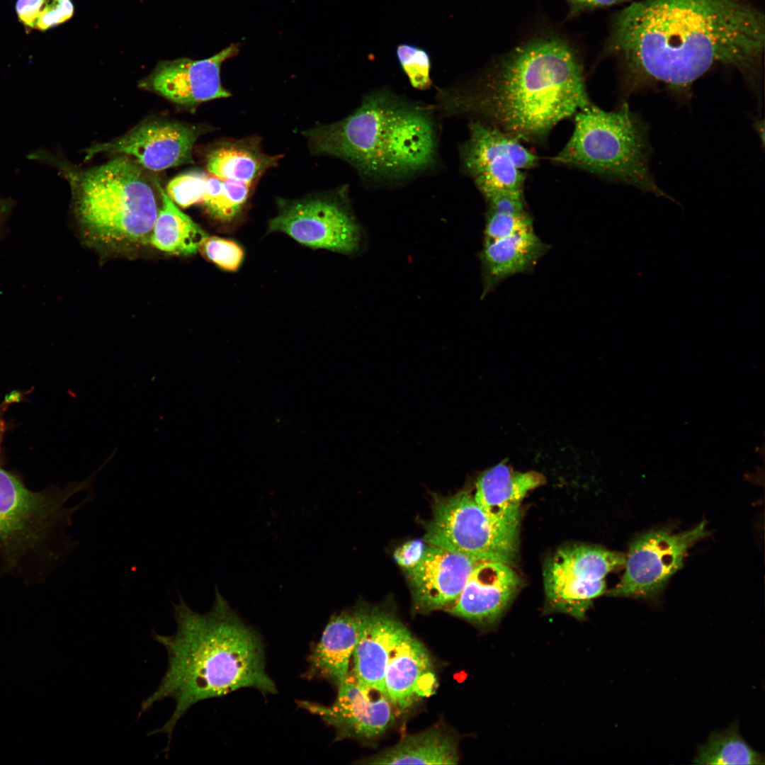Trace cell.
I'll return each mask as SVG.
<instances>
[{
    "label": "cell",
    "mask_w": 765,
    "mask_h": 765,
    "mask_svg": "<svg viewBox=\"0 0 765 765\" xmlns=\"http://www.w3.org/2000/svg\"><path fill=\"white\" fill-rule=\"evenodd\" d=\"M764 23L748 0H640L615 18L608 49L623 62L627 95L663 84L686 98L693 84L719 64L756 84Z\"/></svg>",
    "instance_id": "obj_1"
},
{
    "label": "cell",
    "mask_w": 765,
    "mask_h": 765,
    "mask_svg": "<svg viewBox=\"0 0 765 765\" xmlns=\"http://www.w3.org/2000/svg\"><path fill=\"white\" fill-rule=\"evenodd\" d=\"M437 101L443 113L468 116L537 144L591 103L577 56L551 38L517 48L477 79L440 91Z\"/></svg>",
    "instance_id": "obj_2"
},
{
    "label": "cell",
    "mask_w": 765,
    "mask_h": 765,
    "mask_svg": "<svg viewBox=\"0 0 765 765\" xmlns=\"http://www.w3.org/2000/svg\"><path fill=\"white\" fill-rule=\"evenodd\" d=\"M172 604L176 632L171 635L152 633L166 651L167 669L139 712L140 716L166 698L174 701L170 718L149 734H166L167 749L178 721L197 703L243 688H255L264 695L277 693L266 671L259 634L232 610L217 589L213 605L205 613L191 609L181 594Z\"/></svg>",
    "instance_id": "obj_3"
},
{
    "label": "cell",
    "mask_w": 765,
    "mask_h": 765,
    "mask_svg": "<svg viewBox=\"0 0 765 765\" xmlns=\"http://www.w3.org/2000/svg\"><path fill=\"white\" fill-rule=\"evenodd\" d=\"M313 154L344 160L364 178L393 181L429 168L436 155L430 110L375 91L345 118L302 132Z\"/></svg>",
    "instance_id": "obj_4"
},
{
    "label": "cell",
    "mask_w": 765,
    "mask_h": 765,
    "mask_svg": "<svg viewBox=\"0 0 765 765\" xmlns=\"http://www.w3.org/2000/svg\"><path fill=\"white\" fill-rule=\"evenodd\" d=\"M35 159L58 168L72 191V211L86 244L110 252L150 244L162 202L144 169L124 155L87 169L40 150Z\"/></svg>",
    "instance_id": "obj_5"
},
{
    "label": "cell",
    "mask_w": 765,
    "mask_h": 765,
    "mask_svg": "<svg viewBox=\"0 0 765 765\" xmlns=\"http://www.w3.org/2000/svg\"><path fill=\"white\" fill-rule=\"evenodd\" d=\"M94 475L64 489L33 492L0 468V579L40 581L62 564L76 545L65 532L72 515L91 502L66 504L76 492L91 491Z\"/></svg>",
    "instance_id": "obj_6"
},
{
    "label": "cell",
    "mask_w": 765,
    "mask_h": 765,
    "mask_svg": "<svg viewBox=\"0 0 765 765\" xmlns=\"http://www.w3.org/2000/svg\"><path fill=\"white\" fill-rule=\"evenodd\" d=\"M573 132L551 160L657 196H667L649 168L648 128L627 103L606 111L592 102L574 115Z\"/></svg>",
    "instance_id": "obj_7"
},
{
    "label": "cell",
    "mask_w": 765,
    "mask_h": 765,
    "mask_svg": "<svg viewBox=\"0 0 765 765\" xmlns=\"http://www.w3.org/2000/svg\"><path fill=\"white\" fill-rule=\"evenodd\" d=\"M433 516L424 541L477 561H497L515 567L519 554V529L494 522L467 491L434 498Z\"/></svg>",
    "instance_id": "obj_8"
},
{
    "label": "cell",
    "mask_w": 765,
    "mask_h": 765,
    "mask_svg": "<svg viewBox=\"0 0 765 765\" xmlns=\"http://www.w3.org/2000/svg\"><path fill=\"white\" fill-rule=\"evenodd\" d=\"M625 555L586 544L560 547L543 570L545 612L583 619L594 599L606 590L605 577L624 566Z\"/></svg>",
    "instance_id": "obj_9"
},
{
    "label": "cell",
    "mask_w": 765,
    "mask_h": 765,
    "mask_svg": "<svg viewBox=\"0 0 765 765\" xmlns=\"http://www.w3.org/2000/svg\"><path fill=\"white\" fill-rule=\"evenodd\" d=\"M278 214L268 232H283L304 245L346 254L361 246V227L345 191L318 193L295 200H278Z\"/></svg>",
    "instance_id": "obj_10"
},
{
    "label": "cell",
    "mask_w": 765,
    "mask_h": 765,
    "mask_svg": "<svg viewBox=\"0 0 765 765\" xmlns=\"http://www.w3.org/2000/svg\"><path fill=\"white\" fill-rule=\"evenodd\" d=\"M460 147V161L484 198L498 193H523L526 171L539 158L517 137L489 124L471 120Z\"/></svg>",
    "instance_id": "obj_11"
},
{
    "label": "cell",
    "mask_w": 765,
    "mask_h": 765,
    "mask_svg": "<svg viewBox=\"0 0 765 765\" xmlns=\"http://www.w3.org/2000/svg\"><path fill=\"white\" fill-rule=\"evenodd\" d=\"M707 534L706 523L702 521L681 533L660 529L639 535L625 555L624 574L609 594L621 597L657 595L681 568L688 550Z\"/></svg>",
    "instance_id": "obj_12"
},
{
    "label": "cell",
    "mask_w": 765,
    "mask_h": 765,
    "mask_svg": "<svg viewBox=\"0 0 765 765\" xmlns=\"http://www.w3.org/2000/svg\"><path fill=\"white\" fill-rule=\"evenodd\" d=\"M208 129L167 118L147 119L125 134L86 149V160L98 154L124 155L144 169L160 171L193 162L198 138Z\"/></svg>",
    "instance_id": "obj_13"
},
{
    "label": "cell",
    "mask_w": 765,
    "mask_h": 765,
    "mask_svg": "<svg viewBox=\"0 0 765 765\" xmlns=\"http://www.w3.org/2000/svg\"><path fill=\"white\" fill-rule=\"evenodd\" d=\"M239 51V44L233 43L203 60L183 57L160 61L139 81L138 87L188 109L230 97L231 94L222 84L221 67Z\"/></svg>",
    "instance_id": "obj_14"
},
{
    "label": "cell",
    "mask_w": 765,
    "mask_h": 765,
    "mask_svg": "<svg viewBox=\"0 0 765 765\" xmlns=\"http://www.w3.org/2000/svg\"><path fill=\"white\" fill-rule=\"evenodd\" d=\"M300 708L318 716L336 731L337 740L373 739L393 724L392 703L382 692L362 685L353 670L338 686L336 699L329 706L299 701Z\"/></svg>",
    "instance_id": "obj_15"
},
{
    "label": "cell",
    "mask_w": 765,
    "mask_h": 765,
    "mask_svg": "<svg viewBox=\"0 0 765 765\" xmlns=\"http://www.w3.org/2000/svg\"><path fill=\"white\" fill-rule=\"evenodd\" d=\"M521 585L522 579L514 567L497 561H479L449 611L483 629H492Z\"/></svg>",
    "instance_id": "obj_16"
},
{
    "label": "cell",
    "mask_w": 765,
    "mask_h": 765,
    "mask_svg": "<svg viewBox=\"0 0 765 765\" xmlns=\"http://www.w3.org/2000/svg\"><path fill=\"white\" fill-rule=\"evenodd\" d=\"M479 562L429 545L420 562L407 571L416 608L424 612L453 605Z\"/></svg>",
    "instance_id": "obj_17"
},
{
    "label": "cell",
    "mask_w": 765,
    "mask_h": 765,
    "mask_svg": "<svg viewBox=\"0 0 765 765\" xmlns=\"http://www.w3.org/2000/svg\"><path fill=\"white\" fill-rule=\"evenodd\" d=\"M355 613L358 634L352 670L362 685L387 696L384 682L386 667L407 628L391 613L380 609L361 608Z\"/></svg>",
    "instance_id": "obj_18"
},
{
    "label": "cell",
    "mask_w": 765,
    "mask_h": 765,
    "mask_svg": "<svg viewBox=\"0 0 765 765\" xmlns=\"http://www.w3.org/2000/svg\"><path fill=\"white\" fill-rule=\"evenodd\" d=\"M545 482L536 471L514 470L504 463L483 472L476 482L474 499L496 523L519 529L521 503L533 489Z\"/></svg>",
    "instance_id": "obj_19"
},
{
    "label": "cell",
    "mask_w": 765,
    "mask_h": 765,
    "mask_svg": "<svg viewBox=\"0 0 765 765\" xmlns=\"http://www.w3.org/2000/svg\"><path fill=\"white\" fill-rule=\"evenodd\" d=\"M387 695L401 710L411 706L436 688V678L429 652L407 630L389 659L384 678Z\"/></svg>",
    "instance_id": "obj_20"
},
{
    "label": "cell",
    "mask_w": 765,
    "mask_h": 765,
    "mask_svg": "<svg viewBox=\"0 0 765 765\" xmlns=\"http://www.w3.org/2000/svg\"><path fill=\"white\" fill-rule=\"evenodd\" d=\"M548 249L549 246L536 235L533 230L483 242L480 254L482 298L507 278L532 271Z\"/></svg>",
    "instance_id": "obj_21"
},
{
    "label": "cell",
    "mask_w": 765,
    "mask_h": 765,
    "mask_svg": "<svg viewBox=\"0 0 765 765\" xmlns=\"http://www.w3.org/2000/svg\"><path fill=\"white\" fill-rule=\"evenodd\" d=\"M358 634L355 611L341 612L332 616L308 656L305 678L325 679L338 687L349 672V661Z\"/></svg>",
    "instance_id": "obj_22"
},
{
    "label": "cell",
    "mask_w": 765,
    "mask_h": 765,
    "mask_svg": "<svg viewBox=\"0 0 765 765\" xmlns=\"http://www.w3.org/2000/svg\"><path fill=\"white\" fill-rule=\"evenodd\" d=\"M282 157L266 154L259 136L225 139L207 152L205 168L209 174L221 180L254 187L268 169L278 164Z\"/></svg>",
    "instance_id": "obj_23"
},
{
    "label": "cell",
    "mask_w": 765,
    "mask_h": 765,
    "mask_svg": "<svg viewBox=\"0 0 765 765\" xmlns=\"http://www.w3.org/2000/svg\"><path fill=\"white\" fill-rule=\"evenodd\" d=\"M458 742L442 727H434L404 737L395 746L371 756L368 764H457Z\"/></svg>",
    "instance_id": "obj_24"
},
{
    "label": "cell",
    "mask_w": 765,
    "mask_h": 765,
    "mask_svg": "<svg viewBox=\"0 0 765 765\" xmlns=\"http://www.w3.org/2000/svg\"><path fill=\"white\" fill-rule=\"evenodd\" d=\"M162 205L155 220L150 244L163 252L190 256L207 236L202 228L181 211L158 184Z\"/></svg>",
    "instance_id": "obj_25"
},
{
    "label": "cell",
    "mask_w": 765,
    "mask_h": 765,
    "mask_svg": "<svg viewBox=\"0 0 765 765\" xmlns=\"http://www.w3.org/2000/svg\"><path fill=\"white\" fill-rule=\"evenodd\" d=\"M484 198L487 210L483 242L533 230L523 193H498Z\"/></svg>",
    "instance_id": "obj_26"
},
{
    "label": "cell",
    "mask_w": 765,
    "mask_h": 765,
    "mask_svg": "<svg viewBox=\"0 0 765 765\" xmlns=\"http://www.w3.org/2000/svg\"><path fill=\"white\" fill-rule=\"evenodd\" d=\"M696 764H764V756L754 750L740 736L734 725L722 732H713L694 759Z\"/></svg>",
    "instance_id": "obj_27"
},
{
    "label": "cell",
    "mask_w": 765,
    "mask_h": 765,
    "mask_svg": "<svg viewBox=\"0 0 765 765\" xmlns=\"http://www.w3.org/2000/svg\"><path fill=\"white\" fill-rule=\"evenodd\" d=\"M252 188L241 183L223 181L208 174L200 205L216 221L232 222L243 211Z\"/></svg>",
    "instance_id": "obj_28"
},
{
    "label": "cell",
    "mask_w": 765,
    "mask_h": 765,
    "mask_svg": "<svg viewBox=\"0 0 765 765\" xmlns=\"http://www.w3.org/2000/svg\"><path fill=\"white\" fill-rule=\"evenodd\" d=\"M16 11L25 26L46 30L69 20L74 7L72 0H17Z\"/></svg>",
    "instance_id": "obj_29"
},
{
    "label": "cell",
    "mask_w": 765,
    "mask_h": 765,
    "mask_svg": "<svg viewBox=\"0 0 765 765\" xmlns=\"http://www.w3.org/2000/svg\"><path fill=\"white\" fill-rule=\"evenodd\" d=\"M208 173L193 170L171 179L166 188L169 198L181 208L201 203Z\"/></svg>",
    "instance_id": "obj_30"
},
{
    "label": "cell",
    "mask_w": 765,
    "mask_h": 765,
    "mask_svg": "<svg viewBox=\"0 0 765 765\" xmlns=\"http://www.w3.org/2000/svg\"><path fill=\"white\" fill-rule=\"evenodd\" d=\"M397 56L414 88L426 90L431 86V60L426 50L412 45L401 44L397 47Z\"/></svg>",
    "instance_id": "obj_31"
},
{
    "label": "cell",
    "mask_w": 765,
    "mask_h": 765,
    "mask_svg": "<svg viewBox=\"0 0 765 765\" xmlns=\"http://www.w3.org/2000/svg\"><path fill=\"white\" fill-rule=\"evenodd\" d=\"M198 251L208 261L229 271H236L244 257L243 249L237 242L217 236H205Z\"/></svg>",
    "instance_id": "obj_32"
},
{
    "label": "cell",
    "mask_w": 765,
    "mask_h": 765,
    "mask_svg": "<svg viewBox=\"0 0 765 765\" xmlns=\"http://www.w3.org/2000/svg\"><path fill=\"white\" fill-rule=\"evenodd\" d=\"M426 549L424 541L419 539L411 540L398 547L393 556L400 566L409 571L420 562Z\"/></svg>",
    "instance_id": "obj_33"
},
{
    "label": "cell",
    "mask_w": 765,
    "mask_h": 765,
    "mask_svg": "<svg viewBox=\"0 0 765 765\" xmlns=\"http://www.w3.org/2000/svg\"><path fill=\"white\" fill-rule=\"evenodd\" d=\"M13 205L14 203L11 199L0 197V235L3 232Z\"/></svg>",
    "instance_id": "obj_34"
},
{
    "label": "cell",
    "mask_w": 765,
    "mask_h": 765,
    "mask_svg": "<svg viewBox=\"0 0 765 765\" xmlns=\"http://www.w3.org/2000/svg\"><path fill=\"white\" fill-rule=\"evenodd\" d=\"M572 1L589 6H608L625 2L628 0H571Z\"/></svg>",
    "instance_id": "obj_35"
},
{
    "label": "cell",
    "mask_w": 765,
    "mask_h": 765,
    "mask_svg": "<svg viewBox=\"0 0 765 765\" xmlns=\"http://www.w3.org/2000/svg\"><path fill=\"white\" fill-rule=\"evenodd\" d=\"M1 429H0V437H1Z\"/></svg>",
    "instance_id": "obj_36"
}]
</instances>
